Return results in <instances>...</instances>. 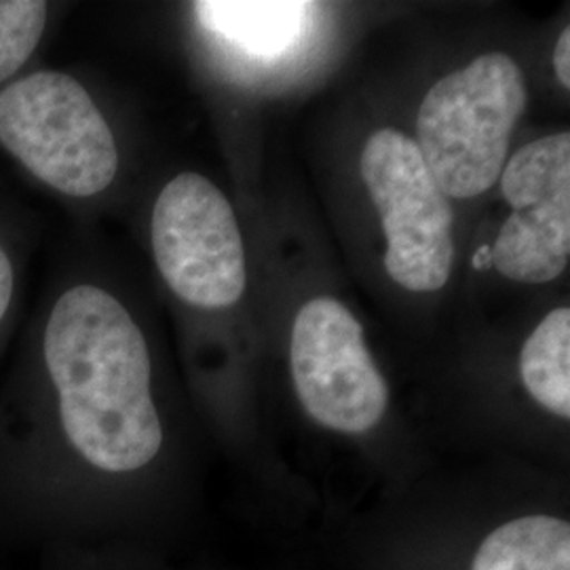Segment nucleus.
Returning <instances> with one entry per match:
<instances>
[{
	"mask_svg": "<svg viewBox=\"0 0 570 570\" xmlns=\"http://www.w3.org/2000/svg\"><path fill=\"white\" fill-rule=\"evenodd\" d=\"M165 444L134 313L98 282H53L0 389V548L94 543L106 490L142 478Z\"/></svg>",
	"mask_w": 570,
	"mask_h": 570,
	"instance_id": "f257e3e1",
	"label": "nucleus"
},
{
	"mask_svg": "<svg viewBox=\"0 0 570 570\" xmlns=\"http://www.w3.org/2000/svg\"><path fill=\"white\" fill-rule=\"evenodd\" d=\"M0 148L35 183L75 202L104 195L121 167L100 104L58 68H28L0 91Z\"/></svg>",
	"mask_w": 570,
	"mask_h": 570,
	"instance_id": "f03ea898",
	"label": "nucleus"
},
{
	"mask_svg": "<svg viewBox=\"0 0 570 570\" xmlns=\"http://www.w3.org/2000/svg\"><path fill=\"white\" fill-rule=\"evenodd\" d=\"M529 89L505 53H487L435 82L419 108L416 146L446 197L487 193L508 164Z\"/></svg>",
	"mask_w": 570,
	"mask_h": 570,
	"instance_id": "7ed1b4c3",
	"label": "nucleus"
},
{
	"mask_svg": "<svg viewBox=\"0 0 570 570\" xmlns=\"http://www.w3.org/2000/svg\"><path fill=\"white\" fill-rule=\"evenodd\" d=\"M360 169L385 228L389 277L407 292L442 289L454 265L452 207L416 142L397 129H379Z\"/></svg>",
	"mask_w": 570,
	"mask_h": 570,
	"instance_id": "20e7f679",
	"label": "nucleus"
},
{
	"mask_svg": "<svg viewBox=\"0 0 570 570\" xmlns=\"http://www.w3.org/2000/svg\"><path fill=\"white\" fill-rule=\"evenodd\" d=\"M153 258L167 287L195 308H226L245 292L244 239L223 190L197 171L165 184L150 216Z\"/></svg>",
	"mask_w": 570,
	"mask_h": 570,
	"instance_id": "39448f33",
	"label": "nucleus"
},
{
	"mask_svg": "<svg viewBox=\"0 0 570 570\" xmlns=\"http://www.w3.org/2000/svg\"><path fill=\"white\" fill-rule=\"evenodd\" d=\"M294 389L322 428L360 435L389 407V385L364 341L362 324L343 303L313 298L296 315L289 341Z\"/></svg>",
	"mask_w": 570,
	"mask_h": 570,
	"instance_id": "423d86ee",
	"label": "nucleus"
},
{
	"mask_svg": "<svg viewBox=\"0 0 570 570\" xmlns=\"http://www.w3.org/2000/svg\"><path fill=\"white\" fill-rule=\"evenodd\" d=\"M501 195L511 207L490 265L520 284H548L570 258V134L522 146L501 171Z\"/></svg>",
	"mask_w": 570,
	"mask_h": 570,
	"instance_id": "0eeeda50",
	"label": "nucleus"
},
{
	"mask_svg": "<svg viewBox=\"0 0 570 570\" xmlns=\"http://www.w3.org/2000/svg\"><path fill=\"white\" fill-rule=\"evenodd\" d=\"M311 9L306 2L209 0L193 4L195 18L207 32L263 58L279 56L296 42Z\"/></svg>",
	"mask_w": 570,
	"mask_h": 570,
	"instance_id": "6e6552de",
	"label": "nucleus"
},
{
	"mask_svg": "<svg viewBox=\"0 0 570 570\" xmlns=\"http://www.w3.org/2000/svg\"><path fill=\"white\" fill-rule=\"evenodd\" d=\"M469 570H570V524L558 515H522L492 530Z\"/></svg>",
	"mask_w": 570,
	"mask_h": 570,
	"instance_id": "1a4fd4ad",
	"label": "nucleus"
},
{
	"mask_svg": "<svg viewBox=\"0 0 570 570\" xmlns=\"http://www.w3.org/2000/svg\"><path fill=\"white\" fill-rule=\"evenodd\" d=\"M530 397L551 414L570 419V311L560 306L537 326L520 355Z\"/></svg>",
	"mask_w": 570,
	"mask_h": 570,
	"instance_id": "9d476101",
	"label": "nucleus"
},
{
	"mask_svg": "<svg viewBox=\"0 0 570 570\" xmlns=\"http://www.w3.org/2000/svg\"><path fill=\"white\" fill-rule=\"evenodd\" d=\"M53 13L56 4L47 0H0V91L28 70Z\"/></svg>",
	"mask_w": 570,
	"mask_h": 570,
	"instance_id": "9b49d317",
	"label": "nucleus"
},
{
	"mask_svg": "<svg viewBox=\"0 0 570 570\" xmlns=\"http://www.w3.org/2000/svg\"><path fill=\"white\" fill-rule=\"evenodd\" d=\"M20 245L9 226L0 220V355L11 338L18 317L21 284Z\"/></svg>",
	"mask_w": 570,
	"mask_h": 570,
	"instance_id": "f8f14e48",
	"label": "nucleus"
},
{
	"mask_svg": "<svg viewBox=\"0 0 570 570\" xmlns=\"http://www.w3.org/2000/svg\"><path fill=\"white\" fill-rule=\"evenodd\" d=\"M37 570H104L91 543H58L39 551Z\"/></svg>",
	"mask_w": 570,
	"mask_h": 570,
	"instance_id": "ddd939ff",
	"label": "nucleus"
},
{
	"mask_svg": "<svg viewBox=\"0 0 570 570\" xmlns=\"http://www.w3.org/2000/svg\"><path fill=\"white\" fill-rule=\"evenodd\" d=\"M553 68H556V77L562 82L564 89L570 87V28H564L558 45H556V53H553Z\"/></svg>",
	"mask_w": 570,
	"mask_h": 570,
	"instance_id": "4468645a",
	"label": "nucleus"
}]
</instances>
